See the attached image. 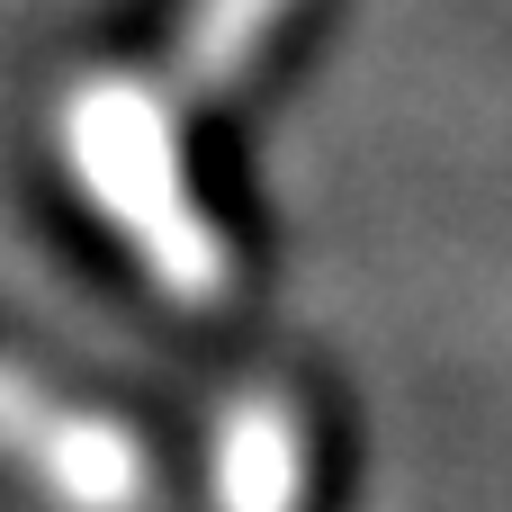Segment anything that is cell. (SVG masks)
<instances>
[{
  "label": "cell",
  "mask_w": 512,
  "mask_h": 512,
  "mask_svg": "<svg viewBox=\"0 0 512 512\" xmlns=\"http://www.w3.org/2000/svg\"><path fill=\"white\" fill-rule=\"evenodd\" d=\"M216 512H306L315 486V441L306 414L288 405V387L252 378L225 414H216Z\"/></svg>",
  "instance_id": "3957f363"
},
{
  "label": "cell",
  "mask_w": 512,
  "mask_h": 512,
  "mask_svg": "<svg viewBox=\"0 0 512 512\" xmlns=\"http://www.w3.org/2000/svg\"><path fill=\"white\" fill-rule=\"evenodd\" d=\"M180 99L162 81H126V72H81L54 108V135H63V162L81 180V198L108 216V234L144 261V279L207 315L225 306L234 288V252L225 234L207 225L198 189H189V162H180Z\"/></svg>",
  "instance_id": "6da1fadb"
},
{
  "label": "cell",
  "mask_w": 512,
  "mask_h": 512,
  "mask_svg": "<svg viewBox=\"0 0 512 512\" xmlns=\"http://www.w3.org/2000/svg\"><path fill=\"white\" fill-rule=\"evenodd\" d=\"M288 9L297 0H189V18H180V36H171V54H162V90L180 99V108H216L261 54H270V36L288 27Z\"/></svg>",
  "instance_id": "277c9868"
},
{
  "label": "cell",
  "mask_w": 512,
  "mask_h": 512,
  "mask_svg": "<svg viewBox=\"0 0 512 512\" xmlns=\"http://www.w3.org/2000/svg\"><path fill=\"white\" fill-rule=\"evenodd\" d=\"M0 459L63 512H162L144 441L9 351H0Z\"/></svg>",
  "instance_id": "7a4b0ae2"
}]
</instances>
